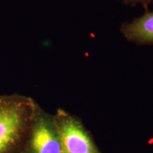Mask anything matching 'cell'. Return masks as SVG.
Returning <instances> with one entry per match:
<instances>
[{"mask_svg": "<svg viewBox=\"0 0 153 153\" xmlns=\"http://www.w3.org/2000/svg\"><path fill=\"white\" fill-rule=\"evenodd\" d=\"M36 114L33 101L28 97L0 96V153H19Z\"/></svg>", "mask_w": 153, "mask_h": 153, "instance_id": "6da1fadb", "label": "cell"}, {"mask_svg": "<svg viewBox=\"0 0 153 153\" xmlns=\"http://www.w3.org/2000/svg\"><path fill=\"white\" fill-rule=\"evenodd\" d=\"M54 120L62 153H96L90 138L74 118L60 111Z\"/></svg>", "mask_w": 153, "mask_h": 153, "instance_id": "7a4b0ae2", "label": "cell"}, {"mask_svg": "<svg viewBox=\"0 0 153 153\" xmlns=\"http://www.w3.org/2000/svg\"><path fill=\"white\" fill-rule=\"evenodd\" d=\"M30 135L31 153H62L54 119L37 111Z\"/></svg>", "mask_w": 153, "mask_h": 153, "instance_id": "3957f363", "label": "cell"}, {"mask_svg": "<svg viewBox=\"0 0 153 153\" xmlns=\"http://www.w3.org/2000/svg\"><path fill=\"white\" fill-rule=\"evenodd\" d=\"M121 32L126 39L137 44L153 43V11L123 24Z\"/></svg>", "mask_w": 153, "mask_h": 153, "instance_id": "277c9868", "label": "cell"}, {"mask_svg": "<svg viewBox=\"0 0 153 153\" xmlns=\"http://www.w3.org/2000/svg\"><path fill=\"white\" fill-rule=\"evenodd\" d=\"M125 4H142L143 5L147 6L153 0H121Z\"/></svg>", "mask_w": 153, "mask_h": 153, "instance_id": "5b68a950", "label": "cell"}]
</instances>
